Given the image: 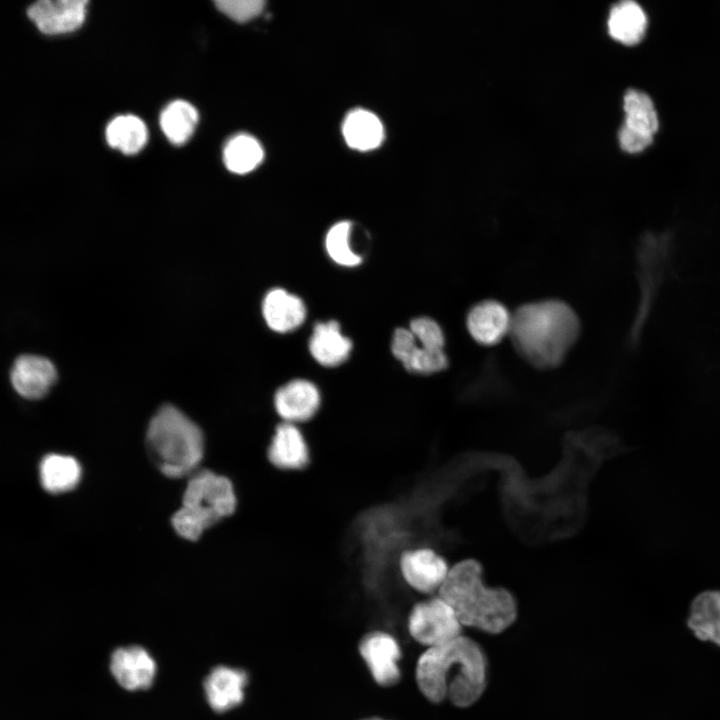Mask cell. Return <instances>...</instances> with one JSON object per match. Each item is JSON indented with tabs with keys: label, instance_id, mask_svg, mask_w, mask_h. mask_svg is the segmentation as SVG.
I'll list each match as a JSON object with an SVG mask.
<instances>
[{
	"label": "cell",
	"instance_id": "cell-6",
	"mask_svg": "<svg viewBox=\"0 0 720 720\" xmlns=\"http://www.w3.org/2000/svg\"><path fill=\"white\" fill-rule=\"evenodd\" d=\"M407 625L412 638L426 648L443 645L463 635V625L456 613L439 596L415 604Z\"/></svg>",
	"mask_w": 720,
	"mask_h": 720
},
{
	"label": "cell",
	"instance_id": "cell-15",
	"mask_svg": "<svg viewBox=\"0 0 720 720\" xmlns=\"http://www.w3.org/2000/svg\"><path fill=\"white\" fill-rule=\"evenodd\" d=\"M512 314L498 301L485 300L467 314L466 326L471 337L482 345H494L509 335Z\"/></svg>",
	"mask_w": 720,
	"mask_h": 720
},
{
	"label": "cell",
	"instance_id": "cell-17",
	"mask_svg": "<svg viewBox=\"0 0 720 720\" xmlns=\"http://www.w3.org/2000/svg\"><path fill=\"white\" fill-rule=\"evenodd\" d=\"M262 312L269 328L279 333L298 328L306 317L304 302L281 288L270 290L266 294Z\"/></svg>",
	"mask_w": 720,
	"mask_h": 720
},
{
	"label": "cell",
	"instance_id": "cell-25",
	"mask_svg": "<svg viewBox=\"0 0 720 720\" xmlns=\"http://www.w3.org/2000/svg\"><path fill=\"white\" fill-rule=\"evenodd\" d=\"M106 140L111 147L125 154H135L146 143L147 128L140 118L134 115H121L108 124Z\"/></svg>",
	"mask_w": 720,
	"mask_h": 720
},
{
	"label": "cell",
	"instance_id": "cell-2",
	"mask_svg": "<svg viewBox=\"0 0 720 720\" xmlns=\"http://www.w3.org/2000/svg\"><path fill=\"white\" fill-rule=\"evenodd\" d=\"M578 317L565 302L550 299L520 306L513 314L509 336L529 364L540 369L557 367L575 343Z\"/></svg>",
	"mask_w": 720,
	"mask_h": 720
},
{
	"label": "cell",
	"instance_id": "cell-16",
	"mask_svg": "<svg viewBox=\"0 0 720 720\" xmlns=\"http://www.w3.org/2000/svg\"><path fill=\"white\" fill-rule=\"evenodd\" d=\"M391 349L404 368L412 373L428 375L440 372L448 366L444 350L432 351L422 347L410 329L395 330Z\"/></svg>",
	"mask_w": 720,
	"mask_h": 720
},
{
	"label": "cell",
	"instance_id": "cell-28",
	"mask_svg": "<svg viewBox=\"0 0 720 720\" xmlns=\"http://www.w3.org/2000/svg\"><path fill=\"white\" fill-rule=\"evenodd\" d=\"M410 331L417 342L432 351L443 350L445 337L440 325L432 318L421 316L410 322Z\"/></svg>",
	"mask_w": 720,
	"mask_h": 720
},
{
	"label": "cell",
	"instance_id": "cell-4",
	"mask_svg": "<svg viewBox=\"0 0 720 720\" xmlns=\"http://www.w3.org/2000/svg\"><path fill=\"white\" fill-rule=\"evenodd\" d=\"M146 445L154 464L170 478L191 474L204 456L201 429L170 404L160 407L151 418Z\"/></svg>",
	"mask_w": 720,
	"mask_h": 720
},
{
	"label": "cell",
	"instance_id": "cell-22",
	"mask_svg": "<svg viewBox=\"0 0 720 720\" xmlns=\"http://www.w3.org/2000/svg\"><path fill=\"white\" fill-rule=\"evenodd\" d=\"M647 27V17L642 7L635 1L624 0L614 5L608 18L610 35L624 43L639 42Z\"/></svg>",
	"mask_w": 720,
	"mask_h": 720
},
{
	"label": "cell",
	"instance_id": "cell-9",
	"mask_svg": "<svg viewBox=\"0 0 720 720\" xmlns=\"http://www.w3.org/2000/svg\"><path fill=\"white\" fill-rule=\"evenodd\" d=\"M399 568L405 582L421 593L439 591L450 570L441 555L424 547L403 552Z\"/></svg>",
	"mask_w": 720,
	"mask_h": 720
},
{
	"label": "cell",
	"instance_id": "cell-31",
	"mask_svg": "<svg viewBox=\"0 0 720 720\" xmlns=\"http://www.w3.org/2000/svg\"><path fill=\"white\" fill-rule=\"evenodd\" d=\"M364 720H384V719L376 718V717H375V718H368V719H364Z\"/></svg>",
	"mask_w": 720,
	"mask_h": 720
},
{
	"label": "cell",
	"instance_id": "cell-26",
	"mask_svg": "<svg viewBox=\"0 0 720 720\" xmlns=\"http://www.w3.org/2000/svg\"><path fill=\"white\" fill-rule=\"evenodd\" d=\"M624 110V125L654 136L659 122L653 101L648 94L636 89L628 90L624 95Z\"/></svg>",
	"mask_w": 720,
	"mask_h": 720
},
{
	"label": "cell",
	"instance_id": "cell-29",
	"mask_svg": "<svg viewBox=\"0 0 720 720\" xmlns=\"http://www.w3.org/2000/svg\"><path fill=\"white\" fill-rule=\"evenodd\" d=\"M215 5L232 20L246 22L261 14L265 2L262 0H218L215 1Z\"/></svg>",
	"mask_w": 720,
	"mask_h": 720
},
{
	"label": "cell",
	"instance_id": "cell-7",
	"mask_svg": "<svg viewBox=\"0 0 720 720\" xmlns=\"http://www.w3.org/2000/svg\"><path fill=\"white\" fill-rule=\"evenodd\" d=\"M108 671L124 691L149 690L155 681L158 665L143 645L132 643L115 647L108 657Z\"/></svg>",
	"mask_w": 720,
	"mask_h": 720
},
{
	"label": "cell",
	"instance_id": "cell-19",
	"mask_svg": "<svg viewBox=\"0 0 720 720\" xmlns=\"http://www.w3.org/2000/svg\"><path fill=\"white\" fill-rule=\"evenodd\" d=\"M342 134L349 147L358 151L373 150L384 140V127L372 112L358 108L350 111L342 125Z\"/></svg>",
	"mask_w": 720,
	"mask_h": 720
},
{
	"label": "cell",
	"instance_id": "cell-5",
	"mask_svg": "<svg viewBox=\"0 0 720 720\" xmlns=\"http://www.w3.org/2000/svg\"><path fill=\"white\" fill-rule=\"evenodd\" d=\"M238 499L232 481L211 470H201L188 481L182 507L172 516L175 531L189 541L233 515Z\"/></svg>",
	"mask_w": 720,
	"mask_h": 720
},
{
	"label": "cell",
	"instance_id": "cell-11",
	"mask_svg": "<svg viewBox=\"0 0 720 720\" xmlns=\"http://www.w3.org/2000/svg\"><path fill=\"white\" fill-rule=\"evenodd\" d=\"M309 444L296 424L276 425L266 448L268 462L281 471H299L310 464Z\"/></svg>",
	"mask_w": 720,
	"mask_h": 720
},
{
	"label": "cell",
	"instance_id": "cell-30",
	"mask_svg": "<svg viewBox=\"0 0 720 720\" xmlns=\"http://www.w3.org/2000/svg\"><path fill=\"white\" fill-rule=\"evenodd\" d=\"M621 147L628 152H639L653 141V136L634 130L623 124L619 131Z\"/></svg>",
	"mask_w": 720,
	"mask_h": 720
},
{
	"label": "cell",
	"instance_id": "cell-10",
	"mask_svg": "<svg viewBox=\"0 0 720 720\" xmlns=\"http://www.w3.org/2000/svg\"><path fill=\"white\" fill-rule=\"evenodd\" d=\"M247 683L244 670L222 664L214 666L202 682L205 700L215 713L231 711L243 702Z\"/></svg>",
	"mask_w": 720,
	"mask_h": 720
},
{
	"label": "cell",
	"instance_id": "cell-3",
	"mask_svg": "<svg viewBox=\"0 0 720 720\" xmlns=\"http://www.w3.org/2000/svg\"><path fill=\"white\" fill-rule=\"evenodd\" d=\"M482 572L480 563L474 559L456 563L438 596L454 610L463 626L498 634L516 620L517 604L505 588L486 586Z\"/></svg>",
	"mask_w": 720,
	"mask_h": 720
},
{
	"label": "cell",
	"instance_id": "cell-12",
	"mask_svg": "<svg viewBox=\"0 0 720 720\" xmlns=\"http://www.w3.org/2000/svg\"><path fill=\"white\" fill-rule=\"evenodd\" d=\"M56 379L55 365L48 358L34 354L20 355L10 370L12 387L21 397L29 400L44 397Z\"/></svg>",
	"mask_w": 720,
	"mask_h": 720
},
{
	"label": "cell",
	"instance_id": "cell-20",
	"mask_svg": "<svg viewBox=\"0 0 720 720\" xmlns=\"http://www.w3.org/2000/svg\"><path fill=\"white\" fill-rule=\"evenodd\" d=\"M688 627L698 639L720 646V590L704 591L694 598Z\"/></svg>",
	"mask_w": 720,
	"mask_h": 720
},
{
	"label": "cell",
	"instance_id": "cell-18",
	"mask_svg": "<svg viewBox=\"0 0 720 720\" xmlns=\"http://www.w3.org/2000/svg\"><path fill=\"white\" fill-rule=\"evenodd\" d=\"M314 359L323 366L334 367L343 363L352 349V342L340 330L337 321L317 323L309 342Z\"/></svg>",
	"mask_w": 720,
	"mask_h": 720
},
{
	"label": "cell",
	"instance_id": "cell-27",
	"mask_svg": "<svg viewBox=\"0 0 720 720\" xmlns=\"http://www.w3.org/2000/svg\"><path fill=\"white\" fill-rule=\"evenodd\" d=\"M351 232L352 223L340 221L328 230L325 238V248L329 257L345 267H354L362 262L361 255L356 253L351 245Z\"/></svg>",
	"mask_w": 720,
	"mask_h": 720
},
{
	"label": "cell",
	"instance_id": "cell-8",
	"mask_svg": "<svg viewBox=\"0 0 720 720\" xmlns=\"http://www.w3.org/2000/svg\"><path fill=\"white\" fill-rule=\"evenodd\" d=\"M359 653L373 680L380 686L390 687L400 680L401 648L391 634L384 631L368 633L360 641Z\"/></svg>",
	"mask_w": 720,
	"mask_h": 720
},
{
	"label": "cell",
	"instance_id": "cell-14",
	"mask_svg": "<svg viewBox=\"0 0 720 720\" xmlns=\"http://www.w3.org/2000/svg\"><path fill=\"white\" fill-rule=\"evenodd\" d=\"M321 397L318 388L304 379L292 380L274 395V407L283 420L292 424L310 420L318 411Z\"/></svg>",
	"mask_w": 720,
	"mask_h": 720
},
{
	"label": "cell",
	"instance_id": "cell-1",
	"mask_svg": "<svg viewBox=\"0 0 720 720\" xmlns=\"http://www.w3.org/2000/svg\"><path fill=\"white\" fill-rule=\"evenodd\" d=\"M415 679L430 702L447 699L465 708L476 703L486 688V658L475 641L461 635L443 645L426 648L418 658Z\"/></svg>",
	"mask_w": 720,
	"mask_h": 720
},
{
	"label": "cell",
	"instance_id": "cell-23",
	"mask_svg": "<svg viewBox=\"0 0 720 720\" xmlns=\"http://www.w3.org/2000/svg\"><path fill=\"white\" fill-rule=\"evenodd\" d=\"M264 158L260 142L252 135L240 133L231 137L223 150L227 169L235 174H246L257 168Z\"/></svg>",
	"mask_w": 720,
	"mask_h": 720
},
{
	"label": "cell",
	"instance_id": "cell-24",
	"mask_svg": "<svg viewBox=\"0 0 720 720\" xmlns=\"http://www.w3.org/2000/svg\"><path fill=\"white\" fill-rule=\"evenodd\" d=\"M197 122V110L184 100L171 102L160 115L162 131L168 140L176 145L185 143L192 136Z\"/></svg>",
	"mask_w": 720,
	"mask_h": 720
},
{
	"label": "cell",
	"instance_id": "cell-21",
	"mask_svg": "<svg viewBox=\"0 0 720 720\" xmlns=\"http://www.w3.org/2000/svg\"><path fill=\"white\" fill-rule=\"evenodd\" d=\"M43 488L52 494L74 489L81 479V466L72 456L61 454L46 455L39 468Z\"/></svg>",
	"mask_w": 720,
	"mask_h": 720
},
{
	"label": "cell",
	"instance_id": "cell-13",
	"mask_svg": "<svg viewBox=\"0 0 720 720\" xmlns=\"http://www.w3.org/2000/svg\"><path fill=\"white\" fill-rule=\"evenodd\" d=\"M86 5L85 0H41L29 6L27 14L41 32L56 35L79 28Z\"/></svg>",
	"mask_w": 720,
	"mask_h": 720
}]
</instances>
